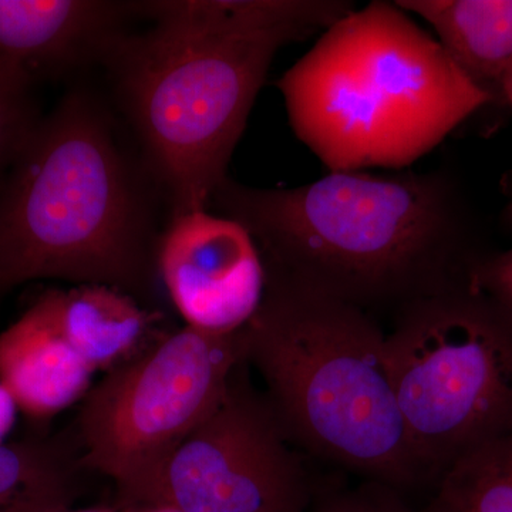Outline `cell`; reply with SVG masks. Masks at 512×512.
I'll list each match as a JSON object with an SVG mask.
<instances>
[{
  "mask_svg": "<svg viewBox=\"0 0 512 512\" xmlns=\"http://www.w3.org/2000/svg\"><path fill=\"white\" fill-rule=\"evenodd\" d=\"M473 282L512 308V248L484 255L474 268Z\"/></svg>",
  "mask_w": 512,
  "mask_h": 512,
  "instance_id": "cell-18",
  "label": "cell"
},
{
  "mask_svg": "<svg viewBox=\"0 0 512 512\" xmlns=\"http://www.w3.org/2000/svg\"><path fill=\"white\" fill-rule=\"evenodd\" d=\"M404 426L431 485L512 436V308L473 281L406 306L386 333Z\"/></svg>",
  "mask_w": 512,
  "mask_h": 512,
  "instance_id": "cell-6",
  "label": "cell"
},
{
  "mask_svg": "<svg viewBox=\"0 0 512 512\" xmlns=\"http://www.w3.org/2000/svg\"><path fill=\"white\" fill-rule=\"evenodd\" d=\"M239 340L303 454L399 491L431 485L404 426L375 318L266 276L264 299Z\"/></svg>",
  "mask_w": 512,
  "mask_h": 512,
  "instance_id": "cell-5",
  "label": "cell"
},
{
  "mask_svg": "<svg viewBox=\"0 0 512 512\" xmlns=\"http://www.w3.org/2000/svg\"><path fill=\"white\" fill-rule=\"evenodd\" d=\"M312 485L244 359L224 399L192 431L136 505L168 504L181 512H309ZM133 505V507H136Z\"/></svg>",
  "mask_w": 512,
  "mask_h": 512,
  "instance_id": "cell-8",
  "label": "cell"
},
{
  "mask_svg": "<svg viewBox=\"0 0 512 512\" xmlns=\"http://www.w3.org/2000/svg\"><path fill=\"white\" fill-rule=\"evenodd\" d=\"M436 32L458 69L490 97L505 104L512 70V0H396Z\"/></svg>",
  "mask_w": 512,
  "mask_h": 512,
  "instance_id": "cell-12",
  "label": "cell"
},
{
  "mask_svg": "<svg viewBox=\"0 0 512 512\" xmlns=\"http://www.w3.org/2000/svg\"><path fill=\"white\" fill-rule=\"evenodd\" d=\"M126 512H181L173 505L168 504H146L136 505V507H127Z\"/></svg>",
  "mask_w": 512,
  "mask_h": 512,
  "instance_id": "cell-21",
  "label": "cell"
},
{
  "mask_svg": "<svg viewBox=\"0 0 512 512\" xmlns=\"http://www.w3.org/2000/svg\"><path fill=\"white\" fill-rule=\"evenodd\" d=\"M29 84L0 70V174L8 173L39 117Z\"/></svg>",
  "mask_w": 512,
  "mask_h": 512,
  "instance_id": "cell-16",
  "label": "cell"
},
{
  "mask_svg": "<svg viewBox=\"0 0 512 512\" xmlns=\"http://www.w3.org/2000/svg\"><path fill=\"white\" fill-rule=\"evenodd\" d=\"M423 512H512V436L448 468Z\"/></svg>",
  "mask_w": 512,
  "mask_h": 512,
  "instance_id": "cell-15",
  "label": "cell"
},
{
  "mask_svg": "<svg viewBox=\"0 0 512 512\" xmlns=\"http://www.w3.org/2000/svg\"><path fill=\"white\" fill-rule=\"evenodd\" d=\"M295 136L329 173L406 170L491 100L396 2L323 30L276 83Z\"/></svg>",
  "mask_w": 512,
  "mask_h": 512,
  "instance_id": "cell-4",
  "label": "cell"
},
{
  "mask_svg": "<svg viewBox=\"0 0 512 512\" xmlns=\"http://www.w3.org/2000/svg\"><path fill=\"white\" fill-rule=\"evenodd\" d=\"M140 19V3L0 0V70L29 84L104 64Z\"/></svg>",
  "mask_w": 512,
  "mask_h": 512,
  "instance_id": "cell-10",
  "label": "cell"
},
{
  "mask_svg": "<svg viewBox=\"0 0 512 512\" xmlns=\"http://www.w3.org/2000/svg\"><path fill=\"white\" fill-rule=\"evenodd\" d=\"M140 13L148 28L104 63L117 104L168 220L210 211L275 56L311 36L262 28L242 0H153Z\"/></svg>",
  "mask_w": 512,
  "mask_h": 512,
  "instance_id": "cell-2",
  "label": "cell"
},
{
  "mask_svg": "<svg viewBox=\"0 0 512 512\" xmlns=\"http://www.w3.org/2000/svg\"><path fill=\"white\" fill-rule=\"evenodd\" d=\"M211 210L248 229L268 278L376 320L473 281L490 252L460 185L444 170L346 171L288 188L228 177Z\"/></svg>",
  "mask_w": 512,
  "mask_h": 512,
  "instance_id": "cell-1",
  "label": "cell"
},
{
  "mask_svg": "<svg viewBox=\"0 0 512 512\" xmlns=\"http://www.w3.org/2000/svg\"><path fill=\"white\" fill-rule=\"evenodd\" d=\"M55 296L64 336L94 372L123 365L146 338L150 316L126 293L77 285Z\"/></svg>",
  "mask_w": 512,
  "mask_h": 512,
  "instance_id": "cell-13",
  "label": "cell"
},
{
  "mask_svg": "<svg viewBox=\"0 0 512 512\" xmlns=\"http://www.w3.org/2000/svg\"><path fill=\"white\" fill-rule=\"evenodd\" d=\"M73 466L55 441L0 444V512L67 510Z\"/></svg>",
  "mask_w": 512,
  "mask_h": 512,
  "instance_id": "cell-14",
  "label": "cell"
},
{
  "mask_svg": "<svg viewBox=\"0 0 512 512\" xmlns=\"http://www.w3.org/2000/svg\"><path fill=\"white\" fill-rule=\"evenodd\" d=\"M242 360L239 332L190 326L111 369L79 413L82 466L119 485L138 504L171 454L215 412Z\"/></svg>",
  "mask_w": 512,
  "mask_h": 512,
  "instance_id": "cell-7",
  "label": "cell"
},
{
  "mask_svg": "<svg viewBox=\"0 0 512 512\" xmlns=\"http://www.w3.org/2000/svg\"><path fill=\"white\" fill-rule=\"evenodd\" d=\"M309 512H419L404 503L397 488L365 480L359 487L315 498ZM423 512V511H421Z\"/></svg>",
  "mask_w": 512,
  "mask_h": 512,
  "instance_id": "cell-17",
  "label": "cell"
},
{
  "mask_svg": "<svg viewBox=\"0 0 512 512\" xmlns=\"http://www.w3.org/2000/svg\"><path fill=\"white\" fill-rule=\"evenodd\" d=\"M504 96L505 104L512 107V70L510 76H508L507 83H505ZM504 221L512 228V198L511 201L508 202L507 208H505Z\"/></svg>",
  "mask_w": 512,
  "mask_h": 512,
  "instance_id": "cell-20",
  "label": "cell"
},
{
  "mask_svg": "<svg viewBox=\"0 0 512 512\" xmlns=\"http://www.w3.org/2000/svg\"><path fill=\"white\" fill-rule=\"evenodd\" d=\"M69 512V511H67ZM80 512H109V511H101V510H92V511H80Z\"/></svg>",
  "mask_w": 512,
  "mask_h": 512,
  "instance_id": "cell-22",
  "label": "cell"
},
{
  "mask_svg": "<svg viewBox=\"0 0 512 512\" xmlns=\"http://www.w3.org/2000/svg\"><path fill=\"white\" fill-rule=\"evenodd\" d=\"M158 274L187 326L235 335L265 295L261 252L248 229L210 211L170 218L157 251Z\"/></svg>",
  "mask_w": 512,
  "mask_h": 512,
  "instance_id": "cell-9",
  "label": "cell"
},
{
  "mask_svg": "<svg viewBox=\"0 0 512 512\" xmlns=\"http://www.w3.org/2000/svg\"><path fill=\"white\" fill-rule=\"evenodd\" d=\"M93 375L60 328L55 291L0 333V383L32 419H50L82 399Z\"/></svg>",
  "mask_w": 512,
  "mask_h": 512,
  "instance_id": "cell-11",
  "label": "cell"
},
{
  "mask_svg": "<svg viewBox=\"0 0 512 512\" xmlns=\"http://www.w3.org/2000/svg\"><path fill=\"white\" fill-rule=\"evenodd\" d=\"M117 131L87 89L37 121L0 188V292L60 279L150 298L161 195Z\"/></svg>",
  "mask_w": 512,
  "mask_h": 512,
  "instance_id": "cell-3",
  "label": "cell"
},
{
  "mask_svg": "<svg viewBox=\"0 0 512 512\" xmlns=\"http://www.w3.org/2000/svg\"><path fill=\"white\" fill-rule=\"evenodd\" d=\"M16 412H18V406L15 400L0 383V444L5 443L6 437L15 426Z\"/></svg>",
  "mask_w": 512,
  "mask_h": 512,
  "instance_id": "cell-19",
  "label": "cell"
}]
</instances>
